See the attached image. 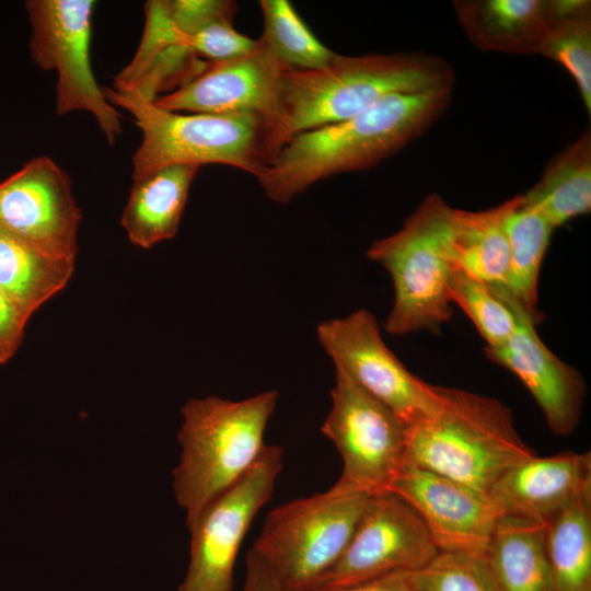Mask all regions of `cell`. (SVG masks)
<instances>
[{"instance_id": "1f68e13d", "label": "cell", "mask_w": 591, "mask_h": 591, "mask_svg": "<svg viewBox=\"0 0 591 591\" xmlns=\"http://www.w3.org/2000/svg\"><path fill=\"white\" fill-rule=\"evenodd\" d=\"M242 591H283L269 564L252 548L246 555V573Z\"/></svg>"}, {"instance_id": "ffe728a7", "label": "cell", "mask_w": 591, "mask_h": 591, "mask_svg": "<svg viewBox=\"0 0 591 591\" xmlns=\"http://www.w3.org/2000/svg\"><path fill=\"white\" fill-rule=\"evenodd\" d=\"M199 169L173 164L134 181L120 220L134 245L149 248L175 236Z\"/></svg>"}, {"instance_id": "277c9868", "label": "cell", "mask_w": 591, "mask_h": 591, "mask_svg": "<svg viewBox=\"0 0 591 591\" xmlns=\"http://www.w3.org/2000/svg\"><path fill=\"white\" fill-rule=\"evenodd\" d=\"M278 398V392L271 390L241 401L212 395L185 403L173 487L177 503L186 511L188 530L259 457Z\"/></svg>"}, {"instance_id": "ac0fdd59", "label": "cell", "mask_w": 591, "mask_h": 591, "mask_svg": "<svg viewBox=\"0 0 591 591\" xmlns=\"http://www.w3.org/2000/svg\"><path fill=\"white\" fill-rule=\"evenodd\" d=\"M457 23L477 49L536 54L553 19V0H455Z\"/></svg>"}, {"instance_id": "d4e9b609", "label": "cell", "mask_w": 591, "mask_h": 591, "mask_svg": "<svg viewBox=\"0 0 591 591\" xmlns=\"http://www.w3.org/2000/svg\"><path fill=\"white\" fill-rule=\"evenodd\" d=\"M536 54L560 63L573 78L591 113V4L587 0H553V19Z\"/></svg>"}, {"instance_id": "6da1fadb", "label": "cell", "mask_w": 591, "mask_h": 591, "mask_svg": "<svg viewBox=\"0 0 591 591\" xmlns=\"http://www.w3.org/2000/svg\"><path fill=\"white\" fill-rule=\"evenodd\" d=\"M452 91L390 95L349 119L301 132L256 178L270 200L287 204L322 179L374 166L431 126Z\"/></svg>"}, {"instance_id": "44dd1931", "label": "cell", "mask_w": 591, "mask_h": 591, "mask_svg": "<svg viewBox=\"0 0 591 591\" xmlns=\"http://www.w3.org/2000/svg\"><path fill=\"white\" fill-rule=\"evenodd\" d=\"M519 195L482 211L453 208L450 256L455 269L489 286H506L509 243L506 220Z\"/></svg>"}, {"instance_id": "ba28073f", "label": "cell", "mask_w": 591, "mask_h": 591, "mask_svg": "<svg viewBox=\"0 0 591 591\" xmlns=\"http://www.w3.org/2000/svg\"><path fill=\"white\" fill-rule=\"evenodd\" d=\"M331 397L332 408L321 431L343 461L333 486L368 496L389 493L407 463L406 425L337 369Z\"/></svg>"}, {"instance_id": "5bb4252c", "label": "cell", "mask_w": 591, "mask_h": 591, "mask_svg": "<svg viewBox=\"0 0 591 591\" xmlns=\"http://www.w3.org/2000/svg\"><path fill=\"white\" fill-rule=\"evenodd\" d=\"M490 288L511 309L517 324L503 344L484 348L486 357L523 383L554 434H571L579 425L587 391L582 375L541 339L536 325L543 315L538 310L526 308L505 286Z\"/></svg>"}, {"instance_id": "7a4b0ae2", "label": "cell", "mask_w": 591, "mask_h": 591, "mask_svg": "<svg viewBox=\"0 0 591 591\" xmlns=\"http://www.w3.org/2000/svg\"><path fill=\"white\" fill-rule=\"evenodd\" d=\"M454 83L444 59L419 53L336 54L321 69L287 68L269 138L271 159L294 136L349 119L390 95L453 89Z\"/></svg>"}, {"instance_id": "9c48e42d", "label": "cell", "mask_w": 591, "mask_h": 591, "mask_svg": "<svg viewBox=\"0 0 591 591\" xmlns=\"http://www.w3.org/2000/svg\"><path fill=\"white\" fill-rule=\"evenodd\" d=\"M95 2L91 0H30L25 3L32 34L30 51L44 70L57 72L56 113L92 114L107 142L121 132V115L111 104L92 71L90 45Z\"/></svg>"}, {"instance_id": "3957f363", "label": "cell", "mask_w": 591, "mask_h": 591, "mask_svg": "<svg viewBox=\"0 0 591 591\" xmlns=\"http://www.w3.org/2000/svg\"><path fill=\"white\" fill-rule=\"evenodd\" d=\"M407 463L488 495L496 482L535 454L500 401L439 386L436 408L406 425Z\"/></svg>"}, {"instance_id": "7c38bea8", "label": "cell", "mask_w": 591, "mask_h": 591, "mask_svg": "<svg viewBox=\"0 0 591 591\" xmlns=\"http://www.w3.org/2000/svg\"><path fill=\"white\" fill-rule=\"evenodd\" d=\"M438 552L418 514L402 498L391 491L370 496L344 553L309 591L335 590L413 571Z\"/></svg>"}, {"instance_id": "52a82bcc", "label": "cell", "mask_w": 591, "mask_h": 591, "mask_svg": "<svg viewBox=\"0 0 591 591\" xmlns=\"http://www.w3.org/2000/svg\"><path fill=\"white\" fill-rule=\"evenodd\" d=\"M370 496L332 486L274 508L251 547L283 591H309L341 556Z\"/></svg>"}, {"instance_id": "d6986e66", "label": "cell", "mask_w": 591, "mask_h": 591, "mask_svg": "<svg viewBox=\"0 0 591 591\" xmlns=\"http://www.w3.org/2000/svg\"><path fill=\"white\" fill-rule=\"evenodd\" d=\"M546 524L502 514L478 561L494 591H554L546 555Z\"/></svg>"}, {"instance_id": "4316f807", "label": "cell", "mask_w": 591, "mask_h": 591, "mask_svg": "<svg viewBox=\"0 0 591 591\" xmlns=\"http://www.w3.org/2000/svg\"><path fill=\"white\" fill-rule=\"evenodd\" d=\"M264 18L262 40L288 68L316 70L336 56L308 27L288 0H260Z\"/></svg>"}, {"instance_id": "cb8c5ba5", "label": "cell", "mask_w": 591, "mask_h": 591, "mask_svg": "<svg viewBox=\"0 0 591 591\" xmlns=\"http://www.w3.org/2000/svg\"><path fill=\"white\" fill-rule=\"evenodd\" d=\"M554 591H591V489L546 524Z\"/></svg>"}, {"instance_id": "7402d4cb", "label": "cell", "mask_w": 591, "mask_h": 591, "mask_svg": "<svg viewBox=\"0 0 591 591\" xmlns=\"http://www.w3.org/2000/svg\"><path fill=\"white\" fill-rule=\"evenodd\" d=\"M521 201L556 229L591 209V134L587 129L556 154Z\"/></svg>"}, {"instance_id": "8992f818", "label": "cell", "mask_w": 591, "mask_h": 591, "mask_svg": "<svg viewBox=\"0 0 591 591\" xmlns=\"http://www.w3.org/2000/svg\"><path fill=\"white\" fill-rule=\"evenodd\" d=\"M452 210L440 196L429 195L397 232L369 247L368 258L382 265L393 281L387 333L437 332L451 320L450 282L455 270L450 256Z\"/></svg>"}, {"instance_id": "4dcf8cb0", "label": "cell", "mask_w": 591, "mask_h": 591, "mask_svg": "<svg viewBox=\"0 0 591 591\" xmlns=\"http://www.w3.org/2000/svg\"><path fill=\"white\" fill-rule=\"evenodd\" d=\"M28 318L0 290V364L19 349Z\"/></svg>"}, {"instance_id": "484cf974", "label": "cell", "mask_w": 591, "mask_h": 591, "mask_svg": "<svg viewBox=\"0 0 591 591\" xmlns=\"http://www.w3.org/2000/svg\"><path fill=\"white\" fill-rule=\"evenodd\" d=\"M555 229L536 210L519 200L506 220L509 243L508 291L531 310H537L540 270Z\"/></svg>"}, {"instance_id": "4fadbf2b", "label": "cell", "mask_w": 591, "mask_h": 591, "mask_svg": "<svg viewBox=\"0 0 591 591\" xmlns=\"http://www.w3.org/2000/svg\"><path fill=\"white\" fill-rule=\"evenodd\" d=\"M81 219L68 173L48 157L0 182V229L43 253L74 260Z\"/></svg>"}, {"instance_id": "d6a6232c", "label": "cell", "mask_w": 591, "mask_h": 591, "mask_svg": "<svg viewBox=\"0 0 591 591\" xmlns=\"http://www.w3.org/2000/svg\"><path fill=\"white\" fill-rule=\"evenodd\" d=\"M408 571H397L358 584L327 591H417L409 582Z\"/></svg>"}, {"instance_id": "8fae6325", "label": "cell", "mask_w": 591, "mask_h": 591, "mask_svg": "<svg viewBox=\"0 0 591 591\" xmlns=\"http://www.w3.org/2000/svg\"><path fill=\"white\" fill-rule=\"evenodd\" d=\"M317 338L341 371L391 408L405 425L429 415L439 401V386L413 374L382 339L374 315L358 310L318 324Z\"/></svg>"}, {"instance_id": "e0dca14e", "label": "cell", "mask_w": 591, "mask_h": 591, "mask_svg": "<svg viewBox=\"0 0 591 591\" xmlns=\"http://www.w3.org/2000/svg\"><path fill=\"white\" fill-rule=\"evenodd\" d=\"M589 489L590 452H565L522 460L488 495L502 514L547 523Z\"/></svg>"}, {"instance_id": "83f0119b", "label": "cell", "mask_w": 591, "mask_h": 591, "mask_svg": "<svg viewBox=\"0 0 591 591\" xmlns=\"http://www.w3.org/2000/svg\"><path fill=\"white\" fill-rule=\"evenodd\" d=\"M450 298L474 323L487 347L503 344L514 332L513 312L489 285L455 269L450 282Z\"/></svg>"}, {"instance_id": "f546056e", "label": "cell", "mask_w": 591, "mask_h": 591, "mask_svg": "<svg viewBox=\"0 0 591 591\" xmlns=\"http://www.w3.org/2000/svg\"><path fill=\"white\" fill-rule=\"evenodd\" d=\"M235 10H230L199 25L189 32V46L199 58L209 63L241 57L257 45L253 39L241 34L233 26Z\"/></svg>"}, {"instance_id": "2e32d148", "label": "cell", "mask_w": 591, "mask_h": 591, "mask_svg": "<svg viewBox=\"0 0 591 591\" xmlns=\"http://www.w3.org/2000/svg\"><path fill=\"white\" fill-rule=\"evenodd\" d=\"M390 491L415 510L439 552L478 554L502 515L489 495L412 465Z\"/></svg>"}, {"instance_id": "f1b7e54d", "label": "cell", "mask_w": 591, "mask_h": 591, "mask_svg": "<svg viewBox=\"0 0 591 591\" xmlns=\"http://www.w3.org/2000/svg\"><path fill=\"white\" fill-rule=\"evenodd\" d=\"M407 576L417 591H494L476 554L438 552Z\"/></svg>"}, {"instance_id": "9a60e30c", "label": "cell", "mask_w": 591, "mask_h": 591, "mask_svg": "<svg viewBox=\"0 0 591 591\" xmlns=\"http://www.w3.org/2000/svg\"><path fill=\"white\" fill-rule=\"evenodd\" d=\"M287 68L259 37L250 53L209 63L199 76L160 95L154 104L178 113L256 114L264 117L273 130Z\"/></svg>"}, {"instance_id": "30bf717a", "label": "cell", "mask_w": 591, "mask_h": 591, "mask_svg": "<svg viewBox=\"0 0 591 591\" xmlns=\"http://www.w3.org/2000/svg\"><path fill=\"white\" fill-rule=\"evenodd\" d=\"M282 468L283 448L265 445L252 467L201 511L189 530V564L178 591H232L241 545Z\"/></svg>"}, {"instance_id": "5b68a950", "label": "cell", "mask_w": 591, "mask_h": 591, "mask_svg": "<svg viewBox=\"0 0 591 591\" xmlns=\"http://www.w3.org/2000/svg\"><path fill=\"white\" fill-rule=\"evenodd\" d=\"M111 104L128 111L141 130L132 179L173 164H224L255 177L270 162L271 125L256 114L178 113L134 93L105 89Z\"/></svg>"}, {"instance_id": "603a6c76", "label": "cell", "mask_w": 591, "mask_h": 591, "mask_svg": "<svg viewBox=\"0 0 591 591\" xmlns=\"http://www.w3.org/2000/svg\"><path fill=\"white\" fill-rule=\"evenodd\" d=\"M74 260L48 255L0 229V290L28 320L71 279Z\"/></svg>"}]
</instances>
